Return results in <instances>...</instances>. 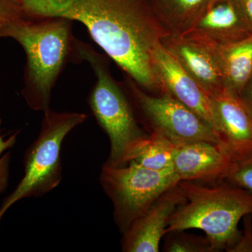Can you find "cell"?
I'll return each mask as SVG.
<instances>
[{
	"instance_id": "cell-3",
	"label": "cell",
	"mask_w": 252,
	"mask_h": 252,
	"mask_svg": "<svg viewBox=\"0 0 252 252\" xmlns=\"http://www.w3.org/2000/svg\"><path fill=\"white\" fill-rule=\"evenodd\" d=\"M178 185L187 200L172 215L165 235L201 230L214 251L230 252L241 236L238 230L240 220L252 215V193L225 180L213 187L192 181H180Z\"/></svg>"
},
{
	"instance_id": "cell-14",
	"label": "cell",
	"mask_w": 252,
	"mask_h": 252,
	"mask_svg": "<svg viewBox=\"0 0 252 252\" xmlns=\"http://www.w3.org/2000/svg\"><path fill=\"white\" fill-rule=\"evenodd\" d=\"M207 44L216 58L225 90L240 96L252 72V34L231 44Z\"/></svg>"
},
{
	"instance_id": "cell-11",
	"label": "cell",
	"mask_w": 252,
	"mask_h": 252,
	"mask_svg": "<svg viewBox=\"0 0 252 252\" xmlns=\"http://www.w3.org/2000/svg\"><path fill=\"white\" fill-rule=\"evenodd\" d=\"M252 34V30L237 0H210L193 24L181 35L220 45L238 42Z\"/></svg>"
},
{
	"instance_id": "cell-8",
	"label": "cell",
	"mask_w": 252,
	"mask_h": 252,
	"mask_svg": "<svg viewBox=\"0 0 252 252\" xmlns=\"http://www.w3.org/2000/svg\"><path fill=\"white\" fill-rule=\"evenodd\" d=\"M215 130L233 160L252 154V112L238 94L223 90L210 95Z\"/></svg>"
},
{
	"instance_id": "cell-12",
	"label": "cell",
	"mask_w": 252,
	"mask_h": 252,
	"mask_svg": "<svg viewBox=\"0 0 252 252\" xmlns=\"http://www.w3.org/2000/svg\"><path fill=\"white\" fill-rule=\"evenodd\" d=\"M233 159L220 144L195 142L176 144L172 171L180 181L225 180Z\"/></svg>"
},
{
	"instance_id": "cell-7",
	"label": "cell",
	"mask_w": 252,
	"mask_h": 252,
	"mask_svg": "<svg viewBox=\"0 0 252 252\" xmlns=\"http://www.w3.org/2000/svg\"><path fill=\"white\" fill-rule=\"evenodd\" d=\"M127 87L136 107L157 132L175 144L195 142L220 144L215 130L198 114L167 93L151 95L127 77Z\"/></svg>"
},
{
	"instance_id": "cell-24",
	"label": "cell",
	"mask_w": 252,
	"mask_h": 252,
	"mask_svg": "<svg viewBox=\"0 0 252 252\" xmlns=\"http://www.w3.org/2000/svg\"><path fill=\"white\" fill-rule=\"evenodd\" d=\"M1 117H0V127H1Z\"/></svg>"
},
{
	"instance_id": "cell-18",
	"label": "cell",
	"mask_w": 252,
	"mask_h": 252,
	"mask_svg": "<svg viewBox=\"0 0 252 252\" xmlns=\"http://www.w3.org/2000/svg\"><path fill=\"white\" fill-rule=\"evenodd\" d=\"M225 180L252 193V154L233 160Z\"/></svg>"
},
{
	"instance_id": "cell-21",
	"label": "cell",
	"mask_w": 252,
	"mask_h": 252,
	"mask_svg": "<svg viewBox=\"0 0 252 252\" xmlns=\"http://www.w3.org/2000/svg\"><path fill=\"white\" fill-rule=\"evenodd\" d=\"M252 215L245 217V230L241 235L238 243L235 244L230 252H252Z\"/></svg>"
},
{
	"instance_id": "cell-5",
	"label": "cell",
	"mask_w": 252,
	"mask_h": 252,
	"mask_svg": "<svg viewBox=\"0 0 252 252\" xmlns=\"http://www.w3.org/2000/svg\"><path fill=\"white\" fill-rule=\"evenodd\" d=\"M87 118L84 113L59 112L51 108L44 111L39 135L25 153L22 180L12 193L3 200L0 207V223L6 212L15 203L23 199L42 196L61 184L63 141Z\"/></svg>"
},
{
	"instance_id": "cell-1",
	"label": "cell",
	"mask_w": 252,
	"mask_h": 252,
	"mask_svg": "<svg viewBox=\"0 0 252 252\" xmlns=\"http://www.w3.org/2000/svg\"><path fill=\"white\" fill-rule=\"evenodd\" d=\"M22 18H62L85 26L93 40L127 77L153 76L154 50L169 32L149 0H16Z\"/></svg>"
},
{
	"instance_id": "cell-22",
	"label": "cell",
	"mask_w": 252,
	"mask_h": 252,
	"mask_svg": "<svg viewBox=\"0 0 252 252\" xmlns=\"http://www.w3.org/2000/svg\"><path fill=\"white\" fill-rule=\"evenodd\" d=\"M240 97L252 112V72L244 86Z\"/></svg>"
},
{
	"instance_id": "cell-16",
	"label": "cell",
	"mask_w": 252,
	"mask_h": 252,
	"mask_svg": "<svg viewBox=\"0 0 252 252\" xmlns=\"http://www.w3.org/2000/svg\"><path fill=\"white\" fill-rule=\"evenodd\" d=\"M175 145L164 136L152 132L143 147L130 162L157 171L172 170Z\"/></svg>"
},
{
	"instance_id": "cell-6",
	"label": "cell",
	"mask_w": 252,
	"mask_h": 252,
	"mask_svg": "<svg viewBox=\"0 0 252 252\" xmlns=\"http://www.w3.org/2000/svg\"><path fill=\"white\" fill-rule=\"evenodd\" d=\"M179 182L172 170L157 171L133 162L119 167L103 165L99 175L102 189L114 206V221L122 233Z\"/></svg>"
},
{
	"instance_id": "cell-15",
	"label": "cell",
	"mask_w": 252,
	"mask_h": 252,
	"mask_svg": "<svg viewBox=\"0 0 252 252\" xmlns=\"http://www.w3.org/2000/svg\"><path fill=\"white\" fill-rule=\"evenodd\" d=\"M154 12L169 32L183 34L210 0H149Z\"/></svg>"
},
{
	"instance_id": "cell-9",
	"label": "cell",
	"mask_w": 252,
	"mask_h": 252,
	"mask_svg": "<svg viewBox=\"0 0 252 252\" xmlns=\"http://www.w3.org/2000/svg\"><path fill=\"white\" fill-rule=\"evenodd\" d=\"M153 65L160 84V94H171L198 114L215 130V117L210 95L186 72L161 42L154 50Z\"/></svg>"
},
{
	"instance_id": "cell-19",
	"label": "cell",
	"mask_w": 252,
	"mask_h": 252,
	"mask_svg": "<svg viewBox=\"0 0 252 252\" xmlns=\"http://www.w3.org/2000/svg\"><path fill=\"white\" fill-rule=\"evenodd\" d=\"M1 132V130H0ZM19 131L14 132L7 138L0 134V195L7 188L9 178L10 154H4L8 149L12 148L16 143Z\"/></svg>"
},
{
	"instance_id": "cell-13",
	"label": "cell",
	"mask_w": 252,
	"mask_h": 252,
	"mask_svg": "<svg viewBox=\"0 0 252 252\" xmlns=\"http://www.w3.org/2000/svg\"><path fill=\"white\" fill-rule=\"evenodd\" d=\"M161 44L209 95L224 90L220 67L210 44L172 33L162 39Z\"/></svg>"
},
{
	"instance_id": "cell-17",
	"label": "cell",
	"mask_w": 252,
	"mask_h": 252,
	"mask_svg": "<svg viewBox=\"0 0 252 252\" xmlns=\"http://www.w3.org/2000/svg\"><path fill=\"white\" fill-rule=\"evenodd\" d=\"M164 251L168 252H215L207 237L185 233V230L167 233Z\"/></svg>"
},
{
	"instance_id": "cell-23",
	"label": "cell",
	"mask_w": 252,
	"mask_h": 252,
	"mask_svg": "<svg viewBox=\"0 0 252 252\" xmlns=\"http://www.w3.org/2000/svg\"><path fill=\"white\" fill-rule=\"evenodd\" d=\"M245 20L252 30V0H237Z\"/></svg>"
},
{
	"instance_id": "cell-2",
	"label": "cell",
	"mask_w": 252,
	"mask_h": 252,
	"mask_svg": "<svg viewBox=\"0 0 252 252\" xmlns=\"http://www.w3.org/2000/svg\"><path fill=\"white\" fill-rule=\"evenodd\" d=\"M0 38H11L26 54L23 99L36 112L50 108L53 89L64 66L72 59V21L62 18H19L1 31Z\"/></svg>"
},
{
	"instance_id": "cell-10",
	"label": "cell",
	"mask_w": 252,
	"mask_h": 252,
	"mask_svg": "<svg viewBox=\"0 0 252 252\" xmlns=\"http://www.w3.org/2000/svg\"><path fill=\"white\" fill-rule=\"evenodd\" d=\"M187 200L178 184L164 192L123 233L122 251L158 252L160 240L165 235L169 221L177 207Z\"/></svg>"
},
{
	"instance_id": "cell-4",
	"label": "cell",
	"mask_w": 252,
	"mask_h": 252,
	"mask_svg": "<svg viewBox=\"0 0 252 252\" xmlns=\"http://www.w3.org/2000/svg\"><path fill=\"white\" fill-rule=\"evenodd\" d=\"M108 58L74 38L72 59L87 63L96 77L88 103L110 142V152L104 165L124 166L133 160L149 135L139 126L127 96L112 77Z\"/></svg>"
},
{
	"instance_id": "cell-20",
	"label": "cell",
	"mask_w": 252,
	"mask_h": 252,
	"mask_svg": "<svg viewBox=\"0 0 252 252\" xmlns=\"http://www.w3.org/2000/svg\"><path fill=\"white\" fill-rule=\"evenodd\" d=\"M21 18L16 0H0V34L8 24Z\"/></svg>"
}]
</instances>
